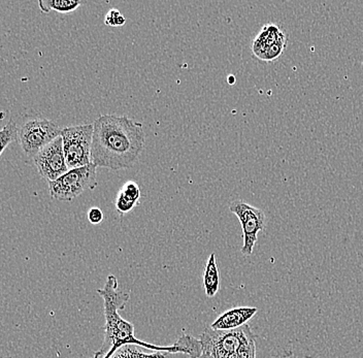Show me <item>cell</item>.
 Segmentation results:
<instances>
[{"label":"cell","instance_id":"cell-1","mask_svg":"<svg viewBox=\"0 0 363 358\" xmlns=\"http://www.w3.org/2000/svg\"><path fill=\"white\" fill-rule=\"evenodd\" d=\"M97 293L104 298L106 325L104 343L101 349L95 352L94 357L110 358L118 349L125 345L144 347L155 352H187L199 357L203 355L201 342L187 334H182L178 341L172 346H156L138 340L135 335L133 324L124 320L119 314V311L125 309L129 301V294L118 290V280L115 276H108L104 289H97Z\"/></svg>","mask_w":363,"mask_h":358},{"label":"cell","instance_id":"cell-2","mask_svg":"<svg viewBox=\"0 0 363 358\" xmlns=\"http://www.w3.org/2000/svg\"><path fill=\"white\" fill-rule=\"evenodd\" d=\"M91 158L97 167L130 169L145 148L143 125L126 116L102 115L93 123Z\"/></svg>","mask_w":363,"mask_h":358},{"label":"cell","instance_id":"cell-3","mask_svg":"<svg viewBox=\"0 0 363 358\" xmlns=\"http://www.w3.org/2000/svg\"><path fill=\"white\" fill-rule=\"evenodd\" d=\"M256 340L248 325L237 330H216L206 328L199 341L203 345V352H208L213 358H235L242 346Z\"/></svg>","mask_w":363,"mask_h":358},{"label":"cell","instance_id":"cell-4","mask_svg":"<svg viewBox=\"0 0 363 358\" xmlns=\"http://www.w3.org/2000/svg\"><path fill=\"white\" fill-rule=\"evenodd\" d=\"M96 165L94 163L69 169L58 180L49 182L50 196L60 201H72L85 190L96 188Z\"/></svg>","mask_w":363,"mask_h":358},{"label":"cell","instance_id":"cell-5","mask_svg":"<svg viewBox=\"0 0 363 358\" xmlns=\"http://www.w3.org/2000/svg\"><path fill=\"white\" fill-rule=\"evenodd\" d=\"M93 124L69 126L63 128L61 138L63 140L65 160L68 169H78L92 163Z\"/></svg>","mask_w":363,"mask_h":358},{"label":"cell","instance_id":"cell-6","mask_svg":"<svg viewBox=\"0 0 363 358\" xmlns=\"http://www.w3.org/2000/svg\"><path fill=\"white\" fill-rule=\"evenodd\" d=\"M62 129L58 124L45 118H34L19 126V140L23 151L34 157L43 148L57 138L61 137Z\"/></svg>","mask_w":363,"mask_h":358},{"label":"cell","instance_id":"cell-7","mask_svg":"<svg viewBox=\"0 0 363 358\" xmlns=\"http://www.w3.org/2000/svg\"><path fill=\"white\" fill-rule=\"evenodd\" d=\"M229 210L240 220L244 235V245L240 249L242 255L250 256L253 253L254 246L257 242V235L265 228L267 216L260 208L249 205L242 199L233 201Z\"/></svg>","mask_w":363,"mask_h":358},{"label":"cell","instance_id":"cell-8","mask_svg":"<svg viewBox=\"0 0 363 358\" xmlns=\"http://www.w3.org/2000/svg\"><path fill=\"white\" fill-rule=\"evenodd\" d=\"M36 169L40 176L48 182L58 180L60 177L67 173V160L63 149L62 138H57L53 142L43 148L33 158Z\"/></svg>","mask_w":363,"mask_h":358},{"label":"cell","instance_id":"cell-9","mask_svg":"<svg viewBox=\"0 0 363 358\" xmlns=\"http://www.w3.org/2000/svg\"><path fill=\"white\" fill-rule=\"evenodd\" d=\"M257 308L242 307L228 310L220 315L211 328L216 330H237L246 325L250 319L257 313Z\"/></svg>","mask_w":363,"mask_h":358},{"label":"cell","instance_id":"cell-10","mask_svg":"<svg viewBox=\"0 0 363 358\" xmlns=\"http://www.w3.org/2000/svg\"><path fill=\"white\" fill-rule=\"evenodd\" d=\"M280 43H287L285 33L281 30L276 24H267L263 26L259 33L256 36L252 46V51L256 57L262 60L267 52L274 45Z\"/></svg>","mask_w":363,"mask_h":358},{"label":"cell","instance_id":"cell-11","mask_svg":"<svg viewBox=\"0 0 363 358\" xmlns=\"http://www.w3.org/2000/svg\"><path fill=\"white\" fill-rule=\"evenodd\" d=\"M140 188L135 181H127L119 190L116 199V208L120 214L125 215L131 212L140 203Z\"/></svg>","mask_w":363,"mask_h":358},{"label":"cell","instance_id":"cell-12","mask_svg":"<svg viewBox=\"0 0 363 358\" xmlns=\"http://www.w3.org/2000/svg\"><path fill=\"white\" fill-rule=\"evenodd\" d=\"M203 287L208 298H214L220 289L219 269L215 253H212L206 262L203 273Z\"/></svg>","mask_w":363,"mask_h":358},{"label":"cell","instance_id":"cell-13","mask_svg":"<svg viewBox=\"0 0 363 358\" xmlns=\"http://www.w3.org/2000/svg\"><path fill=\"white\" fill-rule=\"evenodd\" d=\"M83 2L79 0H40L38 6L43 13L54 12L68 13L74 12Z\"/></svg>","mask_w":363,"mask_h":358},{"label":"cell","instance_id":"cell-14","mask_svg":"<svg viewBox=\"0 0 363 358\" xmlns=\"http://www.w3.org/2000/svg\"><path fill=\"white\" fill-rule=\"evenodd\" d=\"M110 358H165V352L145 353L135 345H125L118 349Z\"/></svg>","mask_w":363,"mask_h":358},{"label":"cell","instance_id":"cell-15","mask_svg":"<svg viewBox=\"0 0 363 358\" xmlns=\"http://www.w3.org/2000/svg\"><path fill=\"white\" fill-rule=\"evenodd\" d=\"M16 140H19V126L11 119L0 131V144H1L0 155L2 156L4 150L8 148L9 145L16 142Z\"/></svg>","mask_w":363,"mask_h":358},{"label":"cell","instance_id":"cell-16","mask_svg":"<svg viewBox=\"0 0 363 358\" xmlns=\"http://www.w3.org/2000/svg\"><path fill=\"white\" fill-rule=\"evenodd\" d=\"M126 23V18L117 9H111L104 18V24L111 27L123 26Z\"/></svg>","mask_w":363,"mask_h":358},{"label":"cell","instance_id":"cell-17","mask_svg":"<svg viewBox=\"0 0 363 358\" xmlns=\"http://www.w3.org/2000/svg\"><path fill=\"white\" fill-rule=\"evenodd\" d=\"M255 341L256 340H253L247 345L242 346L235 355V358H256Z\"/></svg>","mask_w":363,"mask_h":358},{"label":"cell","instance_id":"cell-18","mask_svg":"<svg viewBox=\"0 0 363 358\" xmlns=\"http://www.w3.org/2000/svg\"><path fill=\"white\" fill-rule=\"evenodd\" d=\"M88 220L93 225H97L101 224L104 221V215L102 211L99 208H91L89 212H88Z\"/></svg>","mask_w":363,"mask_h":358},{"label":"cell","instance_id":"cell-19","mask_svg":"<svg viewBox=\"0 0 363 358\" xmlns=\"http://www.w3.org/2000/svg\"><path fill=\"white\" fill-rule=\"evenodd\" d=\"M165 358H201L187 352H165Z\"/></svg>","mask_w":363,"mask_h":358},{"label":"cell","instance_id":"cell-20","mask_svg":"<svg viewBox=\"0 0 363 358\" xmlns=\"http://www.w3.org/2000/svg\"><path fill=\"white\" fill-rule=\"evenodd\" d=\"M227 81H228L229 85H235V77L233 76V74H230V76L228 77V79H227Z\"/></svg>","mask_w":363,"mask_h":358},{"label":"cell","instance_id":"cell-21","mask_svg":"<svg viewBox=\"0 0 363 358\" xmlns=\"http://www.w3.org/2000/svg\"><path fill=\"white\" fill-rule=\"evenodd\" d=\"M201 358H213L212 355L208 354V352H203V355H201Z\"/></svg>","mask_w":363,"mask_h":358},{"label":"cell","instance_id":"cell-22","mask_svg":"<svg viewBox=\"0 0 363 358\" xmlns=\"http://www.w3.org/2000/svg\"><path fill=\"white\" fill-rule=\"evenodd\" d=\"M92 358H97L96 357H93Z\"/></svg>","mask_w":363,"mask_h":358}]
</instances>
